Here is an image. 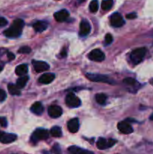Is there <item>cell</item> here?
Masks as SVG:
<instances>
[{
	"mask_svg": "<svg viewBox=\"0 0 153 154\" xmlns=\"http://www.w3.org/2000/svg\"><path fill=\"white\" fill-rule=\"evenodd\" d=\"M7 56H8V58L10 60H14V59L15 58V56L14 55V54H12V53H8Z\"/></svg>",
	"mask_w": 153,
	"mask_h": 154,
	"instance_id": "obj_35",
	"label": "cell"
},
{
	"mask_svg": "<svg viewBox=\"0 0 153 154\" xmlns=\"http://www.w3.org/2000/svg\"><path fill=\"white\" fill-rule=\"evenodd\" d=\"M50 134L52 137H56V138H59L62 135V129L59 126H53L52 129H50Z\"/></svg>",
	"mask_w": 153,
	"mask_h": 154,
	"instance_id": "obj_23",
	"label": "cell"
},
{
	"mask_svg": "<svg viewBox=\"0 0 153 154\" xmlns=\"http://www.w3.org/2000/svg\"><path fill=\"white\" fill-rule=\"evenodd\" d=\"M55 78V75L52 73H45L42 75L39 78L38 81L40 84H48L52 82Z\"/></svg>",
	"mask_w": 153,
	"mask_h": 154,
	"instance_id": "obj_16",
	"label": "cell"
},
{
	"mask_svg": "<svg viewBox=\"0 0 153 154\" xmlns=\"http://www.w3.org/2000/svg\"><path fill=\"white\" fill-rule=\"evenodd\" d=\"M106 96L104 93H98L95 96V100L100 105H104L106 103Z\"/></svg>",
	"mask_w": 153,
	"mask_h": 154,
	"instance_id": "obj_25",
	"label": "cell"
},
{
	"mask_svg": "<svg viewBox=\"0 0 153 154\" xmlns=\"http://www.w3.org/2000/svg\"><path fill=\"white\" fill-rule=\"evenodd\" d=\"M8 24V20L4 17H0V26H4Z\"/></svg>",
	"mask_w": 153,
	"mask_h": 154,
	"instance_id": "obj_33",
	"label": "cell"
},
{
	"mask_svg": "<svg viewBox=\"0 0 153 154\" xmlns=\"http://www.w3.org/2000/svg\"><path fill=\"white\" fill-rule=\"evenodd\" d=\"M113 5V0H104L101 2V8L104 11H109Z\"/></svg>",
	"mask_w": 153,
	"mask_h": 154,
	"instance_id": "obj_24",
	"label": "cell"
},
{
	"mask_svg": "<svg viewBox=\"0 0 153 154\" xmlns=\"http://www.w3.org/2000/svg\"><path fill=\"white\" fill-rule=\"evenodd\" d=\"M68 11L67 10H64V9H62V10L56 12L54 14V18H55V20L57 22H64V21H65L68 18Z\"/></svg>",
	"mask_w": 153,
	"mask_h": 154,
	"instance_id": "obj_14",
	"label": "cell"
},
{
	"mask_svg": "<svg viewBox=\"0 0 153 154\" xmlns=\"http://www.w3.org/2000/svg\"><path fill=\"white\" fill-rule=\"evenodd\" d=\"M68 151L71 154H94V153L85 149L80 148L76 146H71L68 147Z\"/></svg>",
	"mask_w": 153,
	"mask_h": 154,
	"instance_id": "obj_17",
	"label": "cell"
},
{
	"mask_svg": "<svg viewBox=\"0 0 153 154\" xmlns=\"http://www.w3.org/2000/svg\"><path fill=\"white\" fill-rule=\"evenodd\" d=\"M68 129L69 132L72 133H76L79 130V120L77 118H73L68 123Z\"/></svg>",
	"mask_w": 153,
	"mask_h": 154,
	"instance_id": "obj_15",
	"label": "cell"
},
{
	"mask_svg": "<svg viewBox=\"0 0 153 154\" xmlns=\"http://www.w3.org/2000/svg\"><path fill=\"white\" fill-rule=\"evenodd\" d=\"M123 82L126 84V85L130 86V87H136V85L139 84V83L136 81L135 79L132 78H127L123 81Z\"/></svg>",
	"mask_w": 153,
	"mask_h": 154,
	"instance_id": "obj_27",
	"label": "cell"
},
{
	"mask_svg": "<svg viewBox=\"0 0 153 154\" xmlns=\"http://www.w3.org/2000/svg\"><path fill=\"white\" fill-rule=\"evenodd\" d=\"M90 31H91V26H90L89 23L86 20H82L80 24V36L81 37L86 36L87 35L89 34Z\"/></svg>",
	"mask_w": 153,
	"mask_h": 154,
	"instance_id": "obj_9",
	"label": "cell"
},
{
	"mask_svg": "<svg viewBox=\"0 0 153 154\" xmlns=\"http://www.w3.org/2000/svg\"><path fill=\"white\" fill-rule=\"evenodd\" d=\"M0 125H1L2 126H3V127H6V126H7L8 122L5 117H0Z\"/></svg>",
	"mask_w": 153,
	"mask_h": 154,
	"instance_id": "obj_31",
	"label": "cell"
},
{
	"mask_svg": "<svg viewBox=\"0 0 153 154\" xmlns=\"http://www.w3.org/2000/svg\"><path fill=\"white\" fill-rule=\"evenodd\" d=\"M149 119H150V120H152V121H153V114H152V115H151V116H150Z\"/></svg>",
	"mask_w": 153,
	"mask_h": 154,
	"instance_id": "obj_37",
	"label": "cell"
},
{
	"mask_svg": "<svg viewBox=\"0 0 153 154\" xmlns=\"http://www.w3.org/2000/svg\"><path fill=\"white\" fill-rule=\"evenodd\" d=\"M88 57L92 61L101 62L105 59V55L100 50L94 49L89 53Z\"/></svg>",
	"mask_w": 153,
	"mask_h": 154,
	"instance_id": "obj_7",
	"label": "cell"
},
{
	"mask_svg": "<svg viewBox=\"0 0 153 154\" xmlns=\"http://www.w3.org/2000/svg\"><path fill=\"white\" fill-rule=\"evenodd\" d=\"M8 90L9 93L14 95V96H19L21 93L20 88H18L16 85H14L13 84H9L8 85Z\"/></svg>",
	"mask_w": 153,
	"mask_h": 154,
	"instance_id": "obj_21",
	"label": "cell"
},
{
	"mask_svg": "<svg viewBox=\"0 0 153 154\" xmlns=\"http://www.w3.org/2000/svg\"><path fill=\"white\" fill-rule=\"evenodd\" d=\"M52 151L53 154H62V150L60 148V146L58 144H56L55 145L52 147Z\"/></svg>",
	"mask_w": 153,
	"mask_h": 154,
	"instance_id": "obj_29",
	"label": "cell"
},
{
	"mask_svg": "<svg viewBox=\"0 0 153 154\" xmlns=\"http://www.w3.org/2000/svg\"><path fill=\"white\" fill-rule=\"evenodd\" d=\"M6 93L3 90L0 89V102H2L6 99Z\"/></svg>",
	"mask_w": 153,
	"mask_h": 154,
	"instance_id": "obj_32",
	"label": "cell"
},
{
	"mask_svg": "<svg viewBox=\"0 0 153 154\" xmlns=\"http://www.w3.org/2000/svg\"><path fill=\"white\" fill-rule=\"evenodd\" d=\"M30 110H31V111L33 114H37V115H40L44 112V108L43 105L40 102H37L32 105Z\"/></svg>",
	"mask_w": 153,
	"mask_h": 154,
	"instance_id": "obj_18",
	"label": "cell"
},
{
	"mask_svg": "<svg viewBox=\"0 0 153 154\" xmlns=\"http://www.w3.org/2000/svg\"><path fill=\"white\" fill-rule=\"evenodd\" d=\"M2 70H3V66L0 65V72H1Z\"/></svg>",
	"mask_w": 153,
	"mask_h": 154,
	"instance_id": "obj_38",
	"label": "cell"
},
{
	"mask_svg": "<svg viewBox=\"0 0 153 154\" xmlns=\"http://www.w3.org/2000/svg\"><path fill=\"white\" fill-rule=\"evenodd\" d=\"M18 52H19L20 54H28V53L31 52V48H30L29 47L27 46L22 47V48H20Z\"/></svg>",
	"mask_w": 153,
	"mask_h": 154,
	"instance_id": "obj_28",
	"label": "cell"
},
{
	"mask_svg": "<svg viewBox=\"0 0 153 154\" xmlns=\"http://www.w3.org/2000/svg\"><path fill=\"white\" fill-rule=\"evenodd\" d=\"M118 129L122 133L125 134H130L133 132L134 129L132 128L131 125L129 123H128L127 121H121L118 123Z\"/></svg>",
	"mask_w": 153,
	"mask_h": 154,
	"instance_id": "obj_13",
	"label": "cell"
},
{
	"mask_svg": "<svg viewBox=\"0 0 153 154\" xmlns=\"http://www.w3.org/2000/svg\"><path fill=\"white\" fill-rule=\"evenodd\" d=\"M16 135L11 133L0 132V141L2 144H10L16 140Z\"/></svg>",
	"mask_w": 153,
	"mask_h": 154,
	"instance_id": "obj_11",
	"label": "cell"
},
{
	"mask_svg": "<svg viewBox=\"0 0 153 154\" xmlns=\"http://www.w3.org/2000/svg\"><path fill=\"white\" fill-rule=\"evenodd\" d=\"M116 143V141L113 139H105L104 138H100L97 141V147L99 150H105L112 147Z\"/></svg>",
	"mask_w": 153,
	"mask_h": 154,
	"instance_id": "obj_6",
	"label": "cell"
},
{
	"mask_svg": "<svg viewBox=\"0 0 153 154\" xmlns=\"http://www.w3.org/2000/svg\"><path fill=\"white\" fill-rule=\"evenodd\" d=\"M86 77L90 81H94V82H103L106 84H112L113 81L110 79L107 76L102 75H96V74H87Z\"/></svg>",
	"mask_w": 153,
	"mask_h": 154,
	"instance_id": "obj_5",
	"label": "cell"
},
{
	"mask_svg": "<svg viewBox=\"0 0 153 154\" xmlns=\"http://www.w3.org/2000/svg\"><path fill=\"white\" fill-rule=\"evenodd\" d=\"M112 40H113V38H112V36L111 35V34H110V33H108V34L106 35V36H105V44L106 45H110L111 43L112 42Z\"/></svg>",
	"mask_w": 153,
	"mask_h": 154,
	"instance_id": "obj_30",
	"label": "cell"
},
{
	"mask_svg": "<svg viewBox=\"0 0 153 154\" xmlns=\"http://www.w3.org/2000/svg\"><path fill=\"white\" fill-rule=\"evenodd\" d=\"M24 21L21 19H16L13 22L12 25L4 32V35L8 38H18L20 36L23 29Z\"/></svg>",
	"mask_w": 153,
	"mask_h": 154,
	"instance_id": "obj_1",
	"label": "cell"
},
{
	"mask_svg": "<svg viewBox=\"0 0 153 154\" xmlns=\"http://www.w3.org/2000/svg\"><path fill=\"white\" fill-rule=\"evenodd\" d=\"M2 55V50L0 49V57H1Z\"/></svg>",
	"mask_w": 153,
	"mask_h": 154,
	"instance_id": "obj_39",
	"label": "cell"
},
{
	"mask_svg": "<svg viewBox=\"0 0 153 154\" xmlns=\"http://www.w3.org/2000/svg\"><path fill=\"white\" fill-rule=\"evenodd\" d=\"M126 17L128 19H135L136 17V13H130L126 15Z\"/></svg>",
	"mask_w": 153,
	"mask_h": 154,
	"instance_id": "obj_34",
	"label": "cell"
},
{
	"mask_svg": "<svg viewBox=\"0 0 153 154\" xmlns=\"http://www.w3.org/2000/svg\"><path fill=\"white\" fill-rule=\"evenodd\" d=\"M146 54V49L145 48H140L135 49L130 54V62L134 65H137L142 61Z\"/></svg>",
	"mask_w": 153,
	"mask_h": 154,
	"instance_id": "obj_2",
	"label": "cell"
},
{
	"mask_svg": "<svg viewBox=\"0 0 153 154\" xmlns=\"http://www.w3.org/2000/svg\"><path fill=\"white\" fill-rule=\"evenodd\" d=\"M49 137V132L44 129H37L31 137V140L33 143H36L40 140H45Z\"/></svg>",
	"mask_w": 153,
	"mask_h": 154,
	"instance_id": "obj_3",
	"label": "cell"
},
{
	"mask_svg": "<svg viewBox=\"0 0 153 154\" xmlns=\"http://www.w3.org/2000/svg\"><path fill=\"white\" fill-rule=\"evenodd\" d=\"M48 114L52 118H58L62 114V109L58 105H51L48 108Z\"/></svg>",
	"mask_w": 153,
	"mask_h": 154,
	"instance_id": "obj_12",
	"label": "cell"
},
{
	"mask_svg": "<svg viewBox=\"0 0 153 154\" xmlns=\"http://www.w3.org/2000/svg\"><path fill=\"white\" fill-rule=\"evenodd\" d=\"M98 2L97 0H92L89 4V10L92 13H95L98 10Z\"/></svg>",
	"mask_w": 153,
	"mask_h": 154,
	"instance_id": "obj_26",
	"label": "cell"
},
{
	"mask_svg": "<svg viewBox=\"0 0 153 154\" xmlns=\"http://www.w3.org/2000/svg\"><path fill=\"white\" fill-rule=\"evenodd\" d=\"M110 23L113 27L118 28L124 25V20L119 13H114L110 17Z\"/></svg>",
	"mask_w": 153,
	"mask_h": 154,
	"instance_id": "obj_8",
	"label": "cell"
},
{
	"mask_svg": "<svg viewBox=\"0 0 153 154\" xmlns=\"http://www.w3.org/2000/svg\"><path fill=\"white\" fill-rule=\"evenodd\" d=\"M28 81V76H22L21 78H20L19 79L16 81V87L20 89L23 88V87L26 85V83Z\"/></svg>",
	"mask_w": 153,
	"mask_h": 154,
	"instance_id": "obj_22",
	"label": "cell"
},
{
	"mask_svg": "<svg viewBox=\"0 0 153 154\" xmlns=\"http://www.w3.org/2000/svg\"><path fill=\"white\" fill-rule=\"evenodd\" d=\"M47 26V23L45 22V21H38V22L34 23V25H33V28L37 32H42L45 29H46Z\"/></svg>",
	"mask_w": 153,
	"mask_h": 154,
	"instance_id": "obj_19",
	"label": "cell"
},
{
	"mask_svg": "<svg viewBox=\"0 0 153 154\" xmlns=\"http://www.w3.org/2000/svg\"><path fill=\"white\" fill-rule=\"evenodd\" d=\"M85 1H86V0H77V2H78V4H80V3L84 2Z\"/></svg>",
	"mask_w": 153,
	"mask_h": 154,
	"instance_id": "obj_36",
	"label": "cell"
},
{
	"mask_svg": "<svg viewBox=\"0 0 153 154\" xmlns=\"http://www.w3.org/2000/svg\"><path fill=\"white\" fill-rule=\"evenodd\" d=\"M28 72V67L26 64L19 65L15 69V73L19 76H23Z\"/></svg>",
	"mask_w": 153,
	"mask_h": 154,
	"instance_id": "obj_20",
	"label": "cell"
},
{
	"mask_svg": "<svg viewBox=\"0 0 153 154\" xmlns=\"http://www.w3.org/2000/svg\"><path fill=\"white\" fill-rule=\"evenodd\" d=\"M65 103L66 105H67V106H68L69 108H75L80 106L81 101L80 99L76 96V95L70 93H68V94L66 96Z\"/></svg>",
	"mask_w": 153,
	"mask_h": 154,
	"instance_id": "obj_4",
	"label": "cell"
},
{
	"mask_svg": "<svg viewBox=\"0 0 153 154\" xmlns=\"http://www.w3.org/2000/svg\"><path fill=\"white\" fill-rule=\"evenodd\" d=\"M32 65H33V67H34V69L35 70V72H38V73H40V72H46V71L49 70L50 69L49 65H48L46 63H45V62L33 60Z\"/></svg>",
	"mask_w": 153,
	"mask_h": 154,
	"instance_id": "obj_10",
	"label": "cell"
}]
</instances>
